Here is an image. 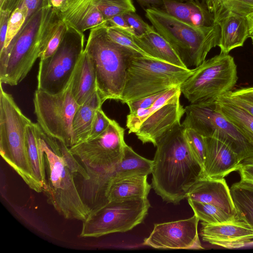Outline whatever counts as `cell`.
<instances>
[{
	"label": "cell",
	"mask_w": 253,
	"mask_h": 253,
	"mask_svg": "<svg viewBox=\"0 0 253 253\" xmlns=\"http://www.w3.org/2000/svg\"><path fill=\"white\" fill-rule=\"evenodd\" d=\"M153 160L152 187L163 201L174 205L187 198L192 187L204 177L203 169L192 153L179 124L159 140Z\"/></svg>",
	"instance_id": "cell-1"
},
{
	"label": "cell",
	"mask_w": 253,
	"mask_h": 253,
	"mask_svg": "<svg viewBox=\"0 0 253 253\" xmlns=\"http://www.w3.org/2000/svg\"><path fill=\"white\" fill-rule=\"evenodd\" d=\"M60 18L44 0L42 6L9 45L0 52V82L17 85L40 58Z\"/></svg>",
	"instance_id": "cell-2"
},
{
	"label": "cell",
	"mask_w": 253,
	"mask_h": 253,
	"mask_svg": "<svg viewBox=\"0 0 253 253\" xmlns=\"http://www.w3.org/2000/svg\"><path fill=\"white\" fill-rule=\"evenodd\" d=\"M145 16L155 30L171 45L185 66L196 67L210 50L218 46L220 28L217 23L197 26L183 22L162 9L145 10Z\"/></svg>",
	"instance_id": "cell-3"
},
{
	"label": "cell",
	"mask_w": 253,
	"mask_h": 253,
	"mask_svg": "<svg viewBox=\"0 0 253 253\" xmlns=\"http://www.w3.org/2000/svg\"><path fill=\"white\" fill-rule=\"evenodd\" d=\"M90 30L84 51L92 62L97 90L102 99L120 101L125 83L127 63L134 56L110 40L106 26Z\"/></svg>",
	"instance_id": "cell-4"
},
{
	"label": "cell",
	"mask_w": 253,
	"mask_h": 253,
	"mask_svg": "<svg viewBox=\"0 0 253 253\" xmlns=\"http://www.w3.org/2000/svg\"><path fill=\"white\" fill-rule=\"evenodd\" d=\"M32 123L0 84V155L31 189L40 193L43 188L33 174L27 152L26 127Z\"/></svg>",
	"instance_id": "cell-5"
},
{
	"label": "cell",
	"mask_w": 253,
	"mask_h": 253,
	"mask_svg": "<svg viewBox=\"0 0 253 253\" xmlns=\"http://www.w3.org/2000/svg\"><path fill=\"white\" fill-rule=\"evenodd\" d=\"M195 71L157 59L132 56L129 58L120 101L126 103L180 85Z\"/></svg>",
	"instance_id": "cell-6"
},
{
	"label": "cell",
	"mask_w": 253,
	"mask_h": 253,
	"mask_svg": "<svg viewBox=\"0 0 253 253\" xmlns=\"http://www.w3.org/2000/svg\"><path fill=\"white\" fill-rule=\"evenodd\" d=\"M238 79L234 58L220 53L196 67L180 88L190 104L211 106L220 96L232 90Z\"/></svg>",
	"instance_id": "cell-7"
},
{
	"label": "cell",
	"mask_w": 253,
	"mask_h": 253,
	"mask_svg": "<svg viewBox=\"0 0 253 253\" xmlns=\"http://www.w3.org/2000/svg\"><path fill=\"white\" fill-rule=\"evenodd\" d=\"M41 143L44 153L48 178L42 191L47 202L65 218L85 220L91 212L75 184L74 174L60 155L54 152L43 136Z\"/></svg>",
	"instance_id": "cell-8"
},
{
	"label": "cell",
	"mask_w": 253,
	"mask_h": 253,
	"mask_svg": "<svg viewBox=\"0 0 253 253\" xmlns=\"http://www.w3.org/2000/svg\"><path fill=\"white\" fill-rule=\"evenodd\" d=\"M63 39L50 57L40 59L37 75V89L51 94L65 90L84 50L85 36L67 25Z\"/></svg>",
	"instance_id": "cell-9"
},
{
	"label": "cell",
	"mask_w": 253,
	"mask_h": 253,
	"mask_svg": "<svg viewBox=\"0 0 253 253\" xmlns=\"http://www.w3.org/2000/svg\"><path fill=\"white\" fill-rule=\"evenodd\" d=\"M150 206L147 198L109 201L91 211L83 221L80 237H99L130 230L142 222Z\"/></svg>",
	"instance_id": "cell-10"
},
{
	"label": "cell",
	"mask_w": 253,
	"mask_h": 253,
	"mask_svg": "<svg viewBox=\"0 0 253 253\" xmlns=\"http://www.w3.org/2000/svg\"><path fill=\"white\" fill-rule=\"evenodd\" d=\"M33 103L37 123L44 133L69 148L74 145L72 122L79 105L72 94L71 81L57 94L37 89Z\"/></svg>",
	"instance_id": "cell-11"
},
{
	"label": "cell",
	"mask_w": 253,
	"mask_h": 253,
	"mask_svg": "<svg viewBox=\"0 0 253 253\" xmlns=\"http://www.w3.org/2000/svg\"><path fill=\"white\" fill-rule=\"evenodd\" d=\"M215 105V104H214ZM214 105L190 104L185 108L182 125L194 129L204 137L216 138L228 145L243 162L253 156V146Z\"/></svg>",
	"instance_id": "cell-12"
},
{
	"label": "cell",
	"mask_w": 253,
	"mask_h": 253,
	"mask_svg": "<svg viewBox=\"0 0 253 253\" xmlns=\"http://www.w3.org/2000/svg\"><path fill=\"white\" fill-rule=\"evenodd\" d=\"M125 129L112 120L108 128L97 137L75 144L69 148L84 168L106 170L112 168L124 155Z\"/></svg>",
	"instance_id": "cell-13"
},
{
	"label": "cell",
	"mask_w": 253,
	"mask_h": 253,
	"mask_svg": "<svg viewBox=\"0 0 253 253\" xmlns=\"http://www.w3.org/2000/svg\"><path fill=\"white\" fill-rule=\"evenodd\" d=\"M181 93L180 86L168 89L149 108L148 116L134 133L143 144L151 143L156 147L165 133L180 124L185 112L180 102Z\"/></svg>",
	"instance_id": "cell-14"
},
{
	"label": "cell",
	"mask_w": 253,
	"mask_h": 253,
	"mask_svg": "<svg viewBox=\"0 0 253 253\" xmlns=\"http://www.w3.org/2000/svg\"><path fill=\"white\" fill-rule=\"evenodd\" d=\"M199 220L194 214L185 219L155 224L143 245L156 249H203L198 233Z\"/></svg>",
	"instance_id": "cell-15"
},
{
	"label": "cell",
	"mask_w": 253,
	"mask_h": 253,
	"mask_svg": "<svg viewBox=\"0 0 253 253\" xmlns=\"http://www.w3.org/2000/svg\"><path fill=\"white\" fill-rule=\"evenodd\" d=\"M204 242L227 249L239 248L253 243V230L243 220L220 224L201 222Z\"/></svg>",
	"instance_id": "cell-16"
},
{
	"label": "cell",
	"mask_w": 253,
	"mask_h": 253,
	"mask_svg": "<svg viewBox=\"0 0 253 253\" xmlns=\"http://www.w3.org/2000/svg\"><path fill=\"white\" fill-rule=\"evenodd\" d=\"M207 156L204 177L221 179L238 171L242 162L238 155L226 144L213 137H205Z\"/></svg>",
	"instance_id": "cell-17"
},
{
	"label": "cell",
	"mask_w": 253,
	"mask_h": 253,
	"mask_svg": "<svg viewBox=\"0 0 253 253\" xmlns=\"http://www.w3.org/2000/svg\"><path fill=\"white\" fill-rule=\"evenodd\" d=\"M186 198L215 206L240 219L224 178H201L190 189Z\"/></svg>",
	"instance_id": "cell-18"
},
{
	"label": "cell",
	"mask_w": 253,
	"mask_h": 253,
	"mask_svg": "<svg viewBox=\"0 0 253 253\" xmlns=\"http://www.w3.org/2000/svg\"><path fill=\"white\" fill-rule=\"evenodd\" d=\"M57 13L67 25L82 33L108 25L107 21L98 9L94 0H67L64 6Z\"/></svg>",
	"instance_id": "cell-19"
},
{
	"label": "cell",
	"mask_w": 253,
	"mask_h": 253,
	"mask_svg": "<svg viewBox=\"0 0 253 253\" xmlns=\"http://www.w3.org/2000/svg\"><path fill=\"white\" fill-rule=\"evenodd\" d=\"M220 28L218 46L220 53L228 54L233 49L242 46L250 37L246 16L229 12L216 22Z\"/></svg>",
	"instance_id": "cell-20"
},
{
	"label": "cell",
	"mask_w": 253,
	"mask_h": 253,
	"mask_svg": "<svg viewBox=\"0 0 253 253\" xmlns=\"http://www.w3.org/2000/svg\"><path fill=\"white\" fill-rule=\"evenodd\" d=\"M162 0L163 10L183 22L197 26H208L215 23L213 14L199 1L188 2Z\"/></svg>",
	"instance_id": "cell-21"
},
{
	"label": "cell",
	"mask_w": 253,
	"mask_h": 253,
	"mask_svg": "<svg viewBox=\"0 0 253 253\" xmlns=\"http://www.w3.org/2000/svg\"><path fill=\"white\" fill-rule=\"evenodd\" d=\"M130 34L138 46L155 59L187 68L169 42L155 29L141 36Z\"/></svg>",
	"instance_id": "cell-22"
},
{
	"label": "cell",
	"mask_w": 253,
	"mask_h": 253,
	"mask_svg": "<svg viewBox=\"0 0 253 253\" xmlns=\"http://www.w3.org/2000/svg\"><path fill=\"white\" fill-rule=\"evenodd\" d=\"M97 90L96 76L88 54L83 53L71 80V92L79 105L84 103Z\"/></svg>",
	"instance_id": "cell-23"
},
{
	"label": "cell",
	"mask_w": 253,
	"mask_h": 253,
	"mask_svg": "<svg viewBox=\"0 0 253 253\" xmlns=\"http://www.w3.org/2000/svg\"><path fill=\"white\" fill-rule=\"evenodd\" d=\"M104 102L97 90L79 105L72 122L74 145L88 139L96 113Z\"/></svg>",
	"instance_id": "cell-24"
},
{
	"label": "cell",
	"mask_w": 253,
	"mask_h": 253,
	"mask_svg": "<svg viewBox=\"0 0 253 253\" xmlns=\"http://www.w3.org/2000/svg\"><path fill=\"white\" fill-rule=\"evenodd\" d=\"M42 132L38 123L32 122L26 127L27 152L30 164L34 177L43 188L46 179L45 156L40 141Z\"/></svg>",
	"instance_id": "cell-25"
},
{
	"label": "cell",
	"mask_w": 253,
	"mask_h": 253,
	"mask_svg": "<svg viewBox=\"0 0 253 253\" xmlns=\"http://www.w3.org/2000/svg\"><path fill=\"white\" fill-rule=\"evenodd\" d=\"M147 175H137L115 179L110 186L109 202L114 200L147 198L152 188Z\"/></svg>",
	"instance_id": "cell-26"
},
{
	"label": "cell",
	"mask_w": 253,
	"mask_h": 253,
	"mask_svg": "<svg viewBox=\"0 0 253 253\" xmlns=\"http://www.w3.org/2000/svg\"><path fill=\"white\" fill-rule=\"evenodd\" d=\"M153 160L144 158L126 144L121 161L108 169L112 182L116 179L137 175H149L152 171Z\"/></svg>",
	"instance_id": "cell-27"
},
{
	"label": "cell",
	"mask_w": 253,
	"mask_h": 253,
	"mask_svg": "<svg viewBox=\"0 0 253 253\" xmlns=\"http://www.w3.org/2000/svg\"><path fill=\"white\" fill-rule=\"evenodd\" d=\"M214 107L253 146V116L243 108L228 101L222 96L216 101Z\"/></svg>",
	"instance_id": "cell-28"
},
{
	"label": "cell",
	"mask_w": 253,
	"mask_h": 253,
	"mask_svg": "<svg viewBox=\"0 0 253 253\" xmlns=\"http://www.w3.org/2000/svg\"><path fill=\"white\" fill-rule=\"evenodd\" d=\"M230 189L240 219L253 230V186L240 180L233 184Z\"/></svg>",
	"instance_id": "cell-29"
},
{
	"label": "cell",
	"mask_w": 253,
	"mask_h": 253,
	"mask_svg": "<svg viewBox=\"0 0 253 253\" xmlns=\"http://www.w3.org/2000/svg\"><path fill=\"white\" fill-rule=\"evenodd\" d=\"M187 200L194 214L202 222L209 224H220L241 220L215 206L190 199Z\"/></svg>",
	"instance_id": "cell-30"
},
{
	"label": "cell",
	"mask_w": 253,
	"mask_h": 253,
	"mask_svg": "<svg viewBox=\"0 0 253 253\" xmlns=\"http://www.w3.org/2000/svg\"><path fill=\"white\" fill-rule=\"evenodd\" d=\"M106 33L107 36L111 41L124 49L127 50L134 56L155 59L138 46L131 36L130 33L132 32L115 26L107 25L106 26Z\"/></svg>",
	"instance_id": "cell-31"
},
{
	"label": "cell",
	"mask_w": 253,
	"mask_h": 253,
	"mask_svg": "<svg viewBox=\"0 0 253 253\" xmlns=\"http://www.w3.org/2000/svg\"><path fill=\"white\" fill-rule=\"evenodd\" d=\"M107 21L111 17L128 11L136 12L132 0H94Z\"/></svg>",
	"instance_id": "cell-32"
},
{
	"label": "cell",
	"mask_w": 253,
	"mask_h": 253,
	"mask_svg": "<svg viewBox=\"0 0 253 253\" xmlns=\"http://www.w3.org/2000/svg\"><path fill=\"white\" fill-rule=\"evenodd\" d=\"M253 12V0H220V6L214 22L227 13L247 16Z\"/></svg>",
	"instance_id": "cell-33"
},
{
	"label": "cell",
	"mask_w": 253,
	"mask_h": 253,
	"mask_svg": "<svg viewBox=\"0 0 253 253\" xmlns=\"http://www.w3.org/2000/svg\"><path fill=\"white\" fill-rule=\"evenodd\" d=\"M185 134L192 153L204 169L207 156L205 137L190 128H185Z\"/></svg>",
	"instance_id": "cell-34"
},
{
	"label": "cell",
	"mask_w": 253,
	"mask_h": 253,
	"mask_svg": "<svg viewBox=\"0 0 253 253\" xmlns=\"http://www.w3.org/2000/svg\"><path fill=\"white\" fill-rule=\"evenodd\" d=\"M43 0H7L3 9H6L11 13L12 10H16L25 14L29 19L42 6Z\"/></svg>",
	"instance_id": "cell-35"
},
{
	"label": "cell",
	"mask_w": 253,
	"mask_h": 253,
	"mask_svg": "<svg viewBox=\"0 0 253 253\" xmlns=\"http://www.w3.org/2000/svg\"><path fill=\"white\" fill-rule=\"evenodd\" d=\"M67 28V24L60 19L44 50L41 55L40 59L49 57L55 52L63 39Z\"/></svg>",
	"instance_id": "cell-36"
},
{
	"label": "cell",
	"mask_w": 253,
	"mask_h": 253,
	"mask_svg": "<svg viewBox=\"0 0 253 253\" xmlns=\"http://www.w3.org/2000/svg\"><path fill=\"white\" fill-rule=\"evenodd\" d=\"M123 16L137 36H141L155 30L152 25L145 22L135 12L128 11L124 13Z\"/></svg>",
	"instance_id": "cell-37"
},
{
	"label": "cell",
	"mask_w": 253,
	"mask_h": 253,
	"mask_svg": "<svg viewBox=\"0 0 253 253\" xmlns=\"http://www.w3.org/2000/svg\"><path fill=\"white\" fill-rule=\"evenodd\" d=\"M61 156L69 169L75 174H80L83 179H88L89 175L84 167L79 164L75 156L71 152L69 148L64 144L59 142Z\"/></svg>",
	"instance_id": "cell-38"
},
{
	"label": "cell",
	"mask_w": 253,
	"mask_h": 253,
	"mask_svg": "<svg viewBox=\"0 0 253 253\" xmlns=\"http://www.w3.org/2000/svg\"><path fill=\"white\" fill-rule=\"evenodd\" d=\"M111 121L101 108L99 109L96 113L87 140L95 138L102 134L108 128Z\"/></svg>",
	"instance_id": "cell-39"
},
{
	"label": "cell",
	"mask_w": 253,
	"mask_h": 253,
	"mask_svg": "<svg viewBox=\"0 0 253 253\" xmlns=\"http://www.w3.org/2000/svg\"><path fill=\"white\" fill-rule=\"evenodd\" d=\"M165 91L126 103L129 109V113H133L140 109L150 108Z\"/></svg>",
	"instance_id": "cell-40"
},
{
	"label": "cell",
	"mask_w": 253,
	"mask_h": 253,
	"mask_svg": "<svg viewBox=\"0 0 253 253\" xmlns=\"http://www.w3.org/2000/svg\"><path fill=\"white\" fill-rule=\"evenodd\" d=\"M10 14L6 9H0V52L4 47Z\"/></svg>",
	"instance_id": "cell-41"
},
{
	"label": "cell",
	"mask_w": 253,
	"mask_h": 253,
	"mask_svg": "<svg viewBox=\"0 0 253 253\" xmlns=\"http://www.w3.org/2000/svg\"><path fill=\"white\" fill-rule=\"evenodd\" d=\"M231 96L243 99L253 104V86L241 87L227 93Z\"/></svg>",
	"instance_id": "cell-42"
},
{
	"label": "cell",
	"mask_w": 253,
	"mask_h": 253,
	"mask_svg": "<svg viewBox=\"0 0 253 253\" xmlns=\"http://www.w3.org/2000/svg\"><path fill=\"white\" fill-rule=\"evenodd\" d=\"M107 23L108 26H115L135 34L134 32L127 23L123 14H118L111 17L107 20Z\"/></svg>",
	"instance_id": "cell-43"
},
{
	"label": "cell",
	"mask_w": 253,
	"mask_h": 253,
	"mask_svg": "<svg viewBox=\"0 0 253 253\" xmlns=\"http://www.w3.org/2000/svg\"><path fill=\"white\" fill-rule=\"evenodd\" d=\"M222 96L228 101L243 108L253 116V104L239 98L231 96L227 93Z\"/></svg>",
	"instance_id": "cell-44"
},
{
	"label": "cell",
	"mask_w": 253,
	"mask_h": 253,
	"mask_svg": "<svg viewBox=\"0 0 253 253\" xmlns=\"http://www.w3.org/2000/svg\"><path fill=\"white\" fill-rule=\"evenodd\" d=\"M208 10L213 14L214 20L218 12L220 0H198Z\"/></svg>",
	"instance_id": "cell-45"
},
{
	"label": "cell",
	"mask_w": 253,
	"mask_h": 253,
	"mask_svg": "<svg viewBox=\"0 0 253 253\" xmlns=\"http://www.w3.org/2000/svg\"><path fill=\"white\" fill-rule=\"evenodd\" d=\"M143 8H156L163 9L164 3L162 0H135Z\"/></svg>",
	"instance_id": "cell-46"
},
{
	"label": "cell",
	"mask_w": 253,
	"mask_h": 253,
	"mask_svg": "<svg viewBox=\"0 0 253 253\" xmlns=\"http://www.w3.org/2000/svg\"><path fill=\"white\" fill-rule=\"evenodd\" d=\"M238 171L240 176L253 177V163H242Z\"/></svg>",
	"instance_id": "cell-47"
},
{
	"label": "cell",
	"mask_w": 253,
	"mask_h": 253,
	"mask_svg": "<svg viewBox=\"0 0 253 253\" xmlns=\"http://www.w3.org/2000/svg\"><path fill=\"white\" fill-rule=\"evenodd\" d=\"M50 5L58 13L64 6L67 0H48Z\"/></svg>",
	"instance_id": "cell-48"
},
{
	"label": "cell",
	"mask_w": 253,
	"mask_h": 253,
	"mask_svg": "<svg viewBox=\"0 0 253 253\" xmlns=\"http://www.w3.org/2000/svg\"><path fill=\"white\" fill-rule=\"evenodd\" d=\"M250 35L253 33V12L246 16Z\"/></svg>",
	"instance_id": "cell-49"
},
{
	"label": "cell",
	"mask_w": 253,
	"mask_h": 253,
	"mask_svg": "<svg viewBox=\"0 0 253 253\" xmlns=\"http://www.w3.org/2000/svg\"><path fill=\"white\" fill-rule=\"evenodd\" d=\"M241 180L250 183L253 186V177L247 176H240Z\"/></svg>",
	"instance_id": "cell-50"
},
{
	"label": "cell",
	"mask_w": 253,
	"mask_h": 253,
	"mask_svg": "<svg viewBox=\"0 0 253 253\" xmlns=\"http://www.w3.org/2000/svg\"><path fill=\"white\" fill-rule=\"evenodd\" d=\"M242 163H253V156L245 159Z\"/></svg>",
	"instance_id": "cell-51"
},
{
	"label": "cell",
	"mask_w": 253,
	"mask_h": 253,
	"mask_svg": "<svg viewBox=\"0 0 253 253\" xmlns=\"http://www.w3.org/2000/svg\"><path fill=\"white\" fill-rule=\"evenodd\" d=\"M7 0H0V9H3L4 7Z\"/></svg>",
	"instance_id": "cell-52"
},
{
	"label": "cell",
	"mask_w": 253,
	"mask_h": 253,
	"mask_svg": "<svg viewBox=\"0 0 253 253\" xmlns=\"http://www.w3.org/2000/svg\"><path fill=\"white\" fill-rule=\"evenodd\" d=\"M173 1H178V2H195L199 1L198 0H171Z\"/></svg>",
	"instance_id": "cell-53"
},
{
	"label": "cell",
	"mask_w": 253,
	"mask_h": 253,
	"mask_svg": "<svg viewBox=\"0 0 253 253\" xmlns=\"http://www.w3.org/2000/svg\"><path fill=\"white\" fill-rule=\"evenodd\" d=\"M250 37L251 38L253 44V33L250 35Z\"/></svg>",
	"instance_id": "cell-54"
}]
</instances>
